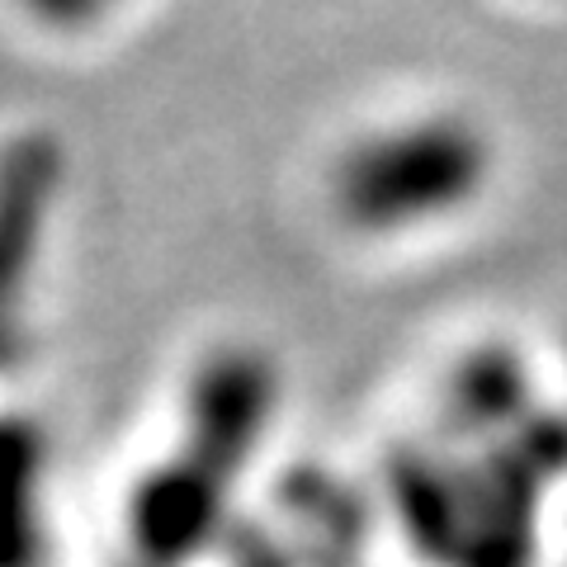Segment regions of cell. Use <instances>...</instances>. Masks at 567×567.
<instances>
[{"mask_svg": "<svg viewBox=\"0 0 567 567\" xmlns=\"http://www.w3.org/2000/svg\"><path fill=\"white\" fill-rule=\"evenodd\" d=\"M496 152L454 110L412 114L350 137L327 171V204L354 237H412L458 218L492 185Z\"/></svg>", "mask_w": 567, "mask_h": 567, "instance_id": "1", "label": "cell"}, {"mask_svg": "<svg viewBox=\"0 0 567 567\" xmlns=\"http://www.w3.org/2000/svg\"><path fill=\"white\" fill-rule=\"evenodd\" d=\"M218 487L223 477H213L185 454L142 477L128 502V535L142 567H181L218 535V516H223Z\"/></svg>", "mask_w": 567, "mask_h": 567, "instance_id": "2", "label": "cell"}, {"mask_svg": "<svg viewBox=\"0 0 567 567\" xmlns=\"http://www.w3.org/2000/svg\"><path fill=\"white\" fill-rule=\"evenodd\" d=\"M265 412H270V374L256 354H223L194 379L189 398V445L185 458H194L213 477L233 473L246 450L256 445Z\"/></svg>", "mask_w": 567, "mask_h": 567, "instance_id": "3", "label": "cell"}, {"mask_svg": "<svg viewBox=\"0 0 567 567\" xmlns=\"http://www.w3.org/2000/svg\"><path fill=\"white\" fill-rule=\"evenodd\" d=\"M43 162L48 147H14L0 166V312L10 308L14 289L29 270V251L39 241V223H43Z\"/></svg>", "mask_w": 567, "mask_h": 567, "instance_id": "4", "label": "cell"}, {"mask_svg": "<svg viewBox=\"0 0 567 567\" xmlns=\"http://www.w3.org/2000/svg\"><path fill=\"white\" fill-rule=\"evenodd\" d=\"M33 440L24 425L0 421V567H33Z\"/></svg>", "mask_w": 567, "mask_h": 567, "instance_id": "5", "label": "cell"}, {"mask_svg": "<svg viewBox=\"0 0 567 567\" xmlns=\"http://www.w3.org/2000/svg\"><path fill=\"white\" fill-rule=\"evenodd\" d=\"M520 369L506 350H487L458 369V379L450 383V412L468 431H487V425L516 421L520 412Z\"/></svg>", "mask_w": 567, "mask_h": 567, "instance_id": "6", "label": "cell"}]
</instances>
